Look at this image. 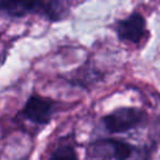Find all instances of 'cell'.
<instances>
[{
	"instance_id": "cell-1",
	"label": "cell",
	"mask_w": 160,
	"mask_h": 160,
	"mask_svg": "<svg viewBox=\"0 0 160 160\" xmlns=\"http://www.w3.org/2000/svg\"><path fill=\"white\" fill-rule=\"evenodd\" d=\"M88 156L91 160H146L148 155L135 145L119 139H98L89 144Z\"/></svg>"
},
{
	"instance_id": "cell-2",
	"label": "cell",
	"mask_w": 160,
	"mask_h": 160,
	"mask_svg": "<svg viewBox=\"0 0 160 160\" xmlns=\"http://www.w3.org/2000/svg\"><path fill=\"white\" fill-rule=\"evenodd\" d=\"M148 120V114L135 106L118 108L101 118V122L110 134H124L142 126Z\"/></svg>"
},
{
	"instance_id": "cell-3",
	"label": "cell",
	"mask_w": 160,
	"mask_h": 160,
	"mask_svg": "<svg viewBox=\"0 0 160 160\" xmlns=\"http://www.w3.org/2000/svg\"><path fill=\"white\" fill-rule=\"evenodd\" d=\"M56 111L58 102L55 100L50 98H44L38 94H32L26 100L21 110V115L35 125L45 126L52 120Z\"/></svg>"
},
{
	"instance_id": "cell-4",
	"label": "cell",
	"mask_w": 160,
	"mask_h": 160,
	"mask_svg": "<svg viewBox=\"0 0 160 160\" xmlns=\"http://www.w3.org/2000/svg\"><path fill=\"white\" fill-rule=\"evenodd\" d=\"M119 40L126 41L134 45L142 44L149 38V30L146 26V20L142 14L134 11L128 18L118 20L114 26Z\"/></svg>"
},
{
	"instance_id": "cell-5",
	"label": "cell",
	"mask_w": 160,
	"mask_h": 160,
	"mask_svg": "<svg viewBox=\"0 0 160 160\" xmlns=\"http://www.w3.org/2000/svg\"><path fill=\"white\" fill-rule=\"evenodd\" d=\"M46 0H0V12L12 18L41 12Z\"/></svg>"
},
{
	"instance_id": "cell-6",
	"label": "cell",
	"mask_w": 160,
	"mask_h": 160,
	"mask_svg": "<svg viewBox=\"0 0 160 160\" xmlns=\"http://www.w3.org/2000/svg\"><path fill=\"white\" fill-rule=\"evenodd\" d=\"M70 14L69 0H46L42 15L51 22L65 20Z\"/></svg>"
},
{
	"instance_id": "cell-7",
	"label": "cell",
	"mask_w": 160,
	"mask_h": 160,
	"mask_svg": "<svg viewBox=\"0 0 160 160\" xmlns=\"http://www.w3.org/2000/svg\"><path fill=\"white\" fill-rule=\"evenodd\" d=\"M49 160H79L78 152L72 142H61L51 152Z\"/></svg>"
}]
</instances>
